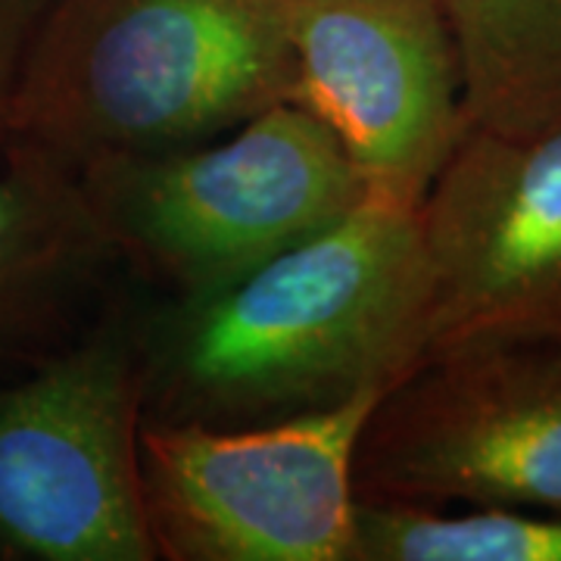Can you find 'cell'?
Instances as JSON below:
<instances>
[{
	"mask_svg": "<svg viewBox=\"0 0 561 561\" xmlns=\"http://www.w3.org/2000/svg\"><path fill=\"white\" fill-rule=\"evenodd\" d=\"M54 0H0V153L10 135V110L22 69Z\"/></svg>",
	"mask_w": 561,
	"mask_h": 561,
	"instance_id": "7c38bea8",
	"label": "cell"
},
{
	"mask_svg": "<svg viewBox=\"0 0 561 561\" xmlns=\"http://www.w3.org/2000/svg\"><path fill=\"white\" fill-rule=\"evenodd\" d=\"M419 216L424 359L459 343L561 334V128L537 138L468 128Z\"/></svg>",
	"mask_w": 561,
	"mask_h": 561,
	"instance_id": "ba28073f",
	"label": "cell"
},
{
	"mask_svg": "<svg viewBox=\"0 0 561 561\" xmlns=\"http://www.w3.org/2000/svg\"><path fill=\"white\" fill-rule=\"evenodd\" d=\"M79 179L116 253L172 297L234 280L368 197L334 131L290 101L221 144L110 157Z\"/></svg>",
	"mask_w": 561,
	"mask_h": 561,
	"instance_id": "3957f363",
	"label": "cell"
},
{
	"mask_svg": "<svg viewBox=\"0 0 561 561\" xmlns=\"http://www.w3.org/2000/svg\"><path fill=\"white\" fill-rule=\"evenodd\" d=\"M138 321L106 316L0 387V559L153 561Z\"/></svg>",
	"mask_w": 561,
	"mask_h": 561,
	"instance_id": "277c9868",
	"label": "cell"
},
{
	"mask_svg": "<svg viewBox=\"0 0 561 561\" xmlns=\"http://www.w3.org/2000/svg\"><path fill=\"white\" fill-rule=\"evenodd\" d=\"M356 500L561 512V334L459 343L383 393Z\"/></svg>",
	"mask_w": 561,
	"mask_h": 561,
	"instance_id": "8992f818",
	"label": "cell"
},
{
	"mask_svg": "<svg viewBox=\"0 0 561 561\" xmlns=\"http://www.w3.org/2000/svg\"><path fill=\"white\" fill-rule=\"evenodd\" d=\"M119 260L79 172L32 147L0 153V359L62 337L81 300Z\"/></svg>",
	"mask_w": 561,
	"mask_h": 561,
	"instance_id": "9c48e42d",
	"label": "cell"
},
{
	"mask_svg": "<svg viewBox=\"0 0 561 561\" xmlns=\"http://www.w3.org/2000/svg\"><path fill=\"white\" fill-rule=\"evenodd\" d=\"M468 125L502 138L561 128V0H440Z\"/></svg>",
	"mask_w": 561,
	"mask_h": 561,
	"instance_id": "30bf717a",
	"label": "cell"
},
{
	"mask_svg": "<svg viewBox=\"0 0 561 561\" xmlns=\"http://www.w3.org/2000/svg\"><path fill=\"white\" fill-rule=\"evenodd\" d=\"M287 32L290 103L334 131L368 197L421 206L471 128L440 0H287Z\"/></svg>",
	"mask_w": 561,
	"mask_h": 561,
	"instance_id": "52a82bcc",
	"label": "cell"
},
{
	"mask_svg": "<svg viewBox=\"0 0 561 561\" xmlns=\"http://www.w3.org/2000/svg\"><path fill=\"white\" fill-rule=\"evenodd\" d=\"M294 88L287 0H54L7 144L81 172L216 138Z\"/></svg>",
	"mask_w": 561,
	"mask_h": 561,
	"instance_id": "7a4b0ae2",
	"label": "cell"
},
{
	"mask_svg": "<svg viewBox=\"0 0 561 561\" xmlns=\"http://www.w3.org/2000/svg\"><path fill=\"white\" fill-rule=\"evenodd\" d=\"M381 397L238 427L140 421V500L157 559L350 561L353 465Z\"/></svg>",
	"mask_w": 561,
	"mask_h": 561,
	"instance_id": "5b68a950",
	"label": "cell"
},
{
	"mask_svg": "<svg viewBox=\"0 0 561 561\" xmlns=\"http://www.w3.org/2000/svg\"><path fill=\"white\" fill-rule=\"evenodd\" d=\"M419 206L343 219L138 321L144 421L238 427L387 393L427 346Z\"/></svg>",
	"mask_w": 561,
	"mask_h": 561,
	"instance_id": "6da1fadb",
	"label": "cell"
},
{
	"mask_svg": "<svg viewBox=\"0 0 561 561\" xmlns=\"http://www.w3.org/2000/svg\"><path fill=\"white\" fill-rule=\"evenodd\" d=\"M350 561H561V512L356 500Z\"/></svg>",
	"mask_w": 561,
	"mask_h": 561,
	"instance_id": "8fae6325",
	"label": "cell"
}]
</instances>
